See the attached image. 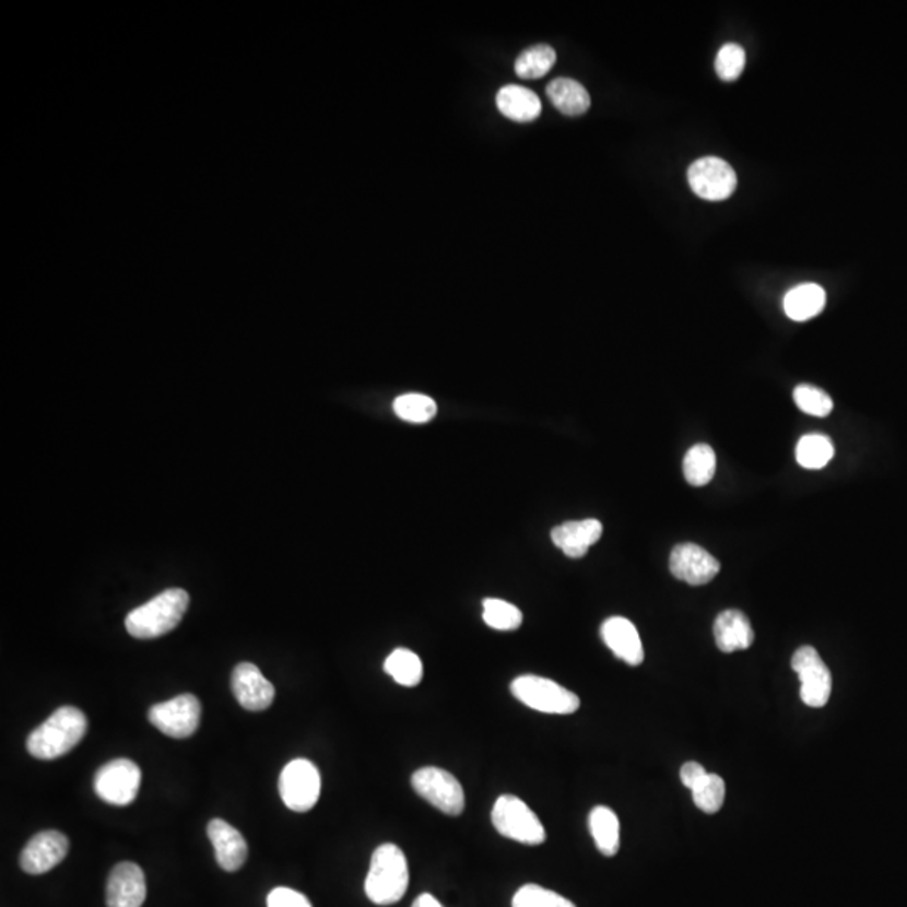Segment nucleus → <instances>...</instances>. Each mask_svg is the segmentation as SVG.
Listing matches in <instances>:
<instances>
[{
  "label": "nucleus",
  "mask_w": 907,
  "mask_h": 907,
  "mask_svg": "<svg viewBox=\"0 0 907 907\" xmlns=\"http://www.w3.org/2000/svg\"><path fill=\"white\" fill-rule=\"evenodd\" d=\"M491 821L503 837L516 843L541 846L546 840V831L537 813L518 797H499L494 803Z\"/></svg>",
  "instance_id": "obj_5"
},
{
  "label": "nucleus",
  "mask_w": 907,
  "mask_h": 907,
  "mask_svg": "<svg viewBox=\"0 0 907 907\" xmlns=\"http://www.w3.org/2000/svg\"><path fill=\"white\" fill-rule=\"evenodd\" d=\"M233 693L247 711H264L276 697V690L251 662H240L233 672Z\"/></svg>",
  "instance_id": "obj_14"
},
{
  "label": "nucleus",
  "mask_w": 907,
  "mask_h": 907,
  "mask_svg": "<svg viewBox=\"0 0 907 907\" xmlns=\"http://www.w3.org/2000/svg\"><path fill=\"white\" fill-rule=\"evenodd\" d=\"M691 791H693V800L697 809L705 813L719 812L725 803L726 784L719 775H706Z\"/></svg>",
  "instance_id": "obj_30"
},
{
  "label": "nucleus",
  "mask_w": 907,
  "mask_h": 907,
  "mask_svg": "<svg viewBox=\"0 0 907 907\" xmlns=\"http://www.w3.org/2000/svg\"><path fill=\"white\" fill-rule=\"evenodd\" d=\"M793 400H796L800 411L815 415V417H827L834 409L832 397L818 387H813V385H799L793 390Z\"/></svg>",
  "instance_id": "obj_32"
},
{
  "label": "nucleus",
  "mask_w": 907,
  "mask_h": 907,
  "mask_svg": "<svg viewBox=\"0 0 907 907\" xmlns=\"http://www.w3.org/2000/svg\"><path fill=\"white\" fill-rule=\"evenodd\" d=\"M746 52L738 44H725L716 56V73L722 81H734L743 73Z\"/></svg>",
  "instance_id": "obj_33"
},
{
  "label": "nucleus",
  "mask_w": 907,
  "mask_h": 907,
  "mask_svg": "<svg viewBox=\"0 0 907 907\" xmlns=\"http://www.w3.org/2000/svg\"><path fill=\"white\" fill-rule=\"evenodd\" d=\"M513 907H577L572 900L538 884L519 887L513 897Z\"/></svg>",
  "instance_id": "obj_31"
},
{
  "label": "nucleus",
  "mask_w": 907,
  "mask_h": 907,
  "mask_svg": "<svg viewBox=\"0 0 907 907\" xmlns=\"http://www.w3.org/2000/svg\"><path fill=\"white\" fill-rule=\"evenodd\" d=\"M825 302H827V296H825L824 287L806 283L788 291L784 308L791 320L806 321L821 315L822 309L825 308Z\"/></svg>",
  "instance_id": "obj_22"
},
{
  "label": "nucleus",
  "mask_w": 907,
  "mask_h": 907,
  "mask_svg": "<svg viewBox=\"0 0 907 907\" xmlns=\"http://www.w3.org/2000/svg\"><path fill=\"white\" fill-rule=\"evenodd\" d=\"M70 850V840L58 831H44L34 835L21 852L22 871L31 875L46 874V872L61 864Z\"/></svg>",
  "instance_id": "obj_12"
},
{
  "label": "nucleus",
  "mask_w": 907,
  "mask_h": 907,
  "mask_svg": "<svg viewBox=\"0 0 907 907\" xmlns=\"http://www.w3.org/2000/svg\"><path fill=\"white\" fill-rule=\"evenodd\" d=\"M483 619L491 628H496V631H516L519 625L523 624L521 610L499 599L484 600Z\"/></svg>",
  "instance_id": "obj_29"
},
{
  "label": "nucleus",
  "mask_w": 907,
  "mask_h": 907,
  "mask_svg": "<svg viewBox=\"0 0 907 907\" xmlns=\"http://www.w3.org/2000/svg\"><path fill=\"white\" fill-rule=\"evenodd\" d=\"M588 825L597 849L605 857L617 856L621 849V822L614 810L603 805L596 806L588 816Z\"/></svg>",
  "instance_id": "obj_23"
},
{
  "label": "nucleus",
  "mask_w": 907,
  "mask_h": 907,
  "mask_svg": "<svg viewBox=\"0 0 907 907\" xmlns=\"http://www.w3.org/2000/svg\"><path fill=\"white\" fill-rule=\"evenodd\" d=\"M268 907H313L308 897L290 887H276L268 896Z\"/></svg>",
  "instance_id": "obj_34"
},
{
  "label": "nucleus",
  "mask_w": 907,
  "mask_h": 907,
  "mask_svg": "<svg viewBox=\"0 0 907 907\" xmlns=\"http://www.w3.org/2000/svg\"><path fill=\"white\" fill-rule=\"evenodd\" d=\"M385 672L392 675L400 686L415 687L422 681L424 668L417 653L409 649H396L384 664Z\"/></svg>",
  "instance_id": "obj_24"
},
{
  "label": "nucleus",
  "mask_w": 907,
  "mask_h": 907,
  "mask_svg": "<svg viewBox=\"0 0 907 907\" xmlns=\"http://www.w3.org/2000/svg\"><path fill=\"white\" fill-rule=\"evenodd\" d=\"M669 568L678 580L699 587L715 580L719 574V562L699 544L683 543L672 550Z\"/></svg>",
  "instance_id": "obj_13"
},
{
  "label": "nucleus",
  "mask_w": 907,
  "mask_h": 907,
  "mask_svg": "<svg viewBox=\"0 0 907 907\" xmlns=\"http://www.w3.org/2000/svg\"><path fill=\"white\" fill-rule=\"evenodd\" d=\"M716 646L722 652L731 653L752 647L755 640L752 624L740 610H725L715 622Z\"/></svg>",
  "instance_id": "obj_19"
},
{
  "label": "nucleus",
  "mask_w": 907,
  "mask_h": 907,
  "mask_svg": "<svg viewBox=\"0 0 907 907\" xmlns=\"http://www.w3.org/2000/svg\"><path fill=\"white\" fill-rule=\"evenodd\" d=\"M691 189L700 199H728L737 190L738 177L733 167L718 156H705L694 162L687 170Z\"/></svg>",
  "instance_id": "obj_11"
},
{
  "label": "nucleus",
  "mask_w": 907,
  "mask_h": 907,
  "mask_svg": "<svg viewBox=\"0 0 907 907\" xmlns=\"http://www.w3.org/2000/svg\"><path fill=\"white\" fill-rule=\"evenodd\" d=\"M146 899L145 874L134 862L113 868L106 884V906L142 907Z\"/></svg>",
  "instance_id": "obj_15"
},
{
  "label": "nucleus",
  "mask_w": 907,
  "mask_h": 907,
  "mask_svg": "<svg viewBox=\"0 0 907 907\" xmlns=\"http://www.w3.org/2000/svg\"><path fill=\"white\" fill-rule=\"evenodd\" d=\"M409 890V864L405 853L393 844H384L372 856L370 871L365 879V893L378 906H392Z\"/></svg>",
  "instance_id": "obj_3"
},
{
  "label": "nucleus",
  "mask_w": 907,
  "mask_h": 907,
  "mask_svg": "<svg viewBox=\"0 0 907 907\" xmlns=\"http://www.w3.org/2000/svg\"><path fill=\"white\" fill-rule=\"evenodd\" d=\"M208 835L215 850L217 864L225 872H236L247 859V843L237 828L222 818L209 822Z\"/></svg>",
  "instance_id": "obj_16"
},
{
  "label": "nucleus",
  "mask_w": 907,
  "mask_h": 907,
  "mask_svg": "<svg viewBox=\"0 0 907 907\" xmlns=\"http://www.w3.org/2000/svg\"><path fill=\"white\" fill-rule=\"evenodd\" d=\"M412 787L422 799L446 815L458 816L464 812L466 797L458 778L437 766H425L412 775Z\"/></svg>",
  "instance_id": "obj_6"
},
{
  "label": "nucleus",
  "mask_w": 907,
  "mask_h": 907,
  "mask_svg": "<svg viewBox=\"0 0 907 907\" xmlns=\"http://www.w3.org/2000/svg\"><path fill=\"white\" fill-rule=\"evenodd\" d=\"M556 52L549 44H537L525 49L516 59L515 71L523 80H538L552 70Z\"/></svg>",
  "instance_id": "obj_26"
},
{
  "label": "nucleus",
  "mask_w": 907,
  "mask_h": 907,
  "mask_svg": "<svg viewBox=\"0 0 907 907\" xmlns=\"http://www.w3.org/2000/svg\"><path fill=\"white\" fill-rule=\"evenodd\" d=\"M602 533L603 527L599 519H581L553 528L552 540L566 556L581 558L602 538Z\"/></svg>",
  "instance_id": "obj_18"
},
{
  "label": "nucleus",
  "mask_w": 907,
  "mask_h": 907,
  "mask_svg": "<svg viewBox=\"0 0 907 907\" xmlns=\"http://www.w3.org/2000/svg\"><path fill=\"white\" fill-rule=\"evenodd\" d=\"M791 668L799 674L800 699L809 708H824L831 699L832 674L821 653L813 647L803 646L793 653Z\"/></svg>",
  "instance_id": "obj_9"
},
{
  "label": "nucleus",
  "mask_w": 907,
  "mask_h": 907,
  "mask_svg": "<svg viewBox=\"0 0 907 907\" xmlns=\"http://www.w3.org/2000/svg\"><path fill=\"white\" fill-rule=\"evenodd\" d=\"M834 444L822 434H809L799 440L797 461L805 469H822L834 459Z\"/></svg>",
  "instance_id": "obj_27"
},
{
  "label": "nucleus",
  "mask_w": 907,
  "mask_h": 907,
  "mask_svg": "<svg viewBox=\"0 0 907 907\" xmlns=\"http://www.w3.org/2000/svg\"><path fill=\"white\" fill-rule=\"evenodd\" d=\"M320 771L308 759H293L280 777V796L293 812H308L320 800Z\"/></svg>",
  "instance_id": "obj_8"
},
{
  "label": "nucleus",
  "mask_w": 907,
  "mask_h": 907,
  "mask_svg": "<svg viewBox=\"0 0 907 907\" xmlns=\"http://www.w3.org/2000/svg\"><path fill=\"white\" fill-rule=\"evenodd\" d=\"M87 731V719L81 709L73 706L56 709L51 718L34 730L27 738V752L37 759H56L68 753L83 740Z\"/></svg>",
  "instance_id": "obj_1"
},
{
  "label": "nucleus",
  "mask_w": 907,
  "mask_h": 907,
  "mask_svg": "<svg viewBox=\"0 0 907 907\" xmlns=\"http://www.w3.org/2000/svg\"><path fill=\"white\" fill-rule=\"evenodd\" d=\"M142 769L127 758L111 759L95 775L96 796L109 805H130L139 796Z\"/></svg>",
  "instance_id": "obj_7"
},
{
  "label": "nucleus",
  "mask_w": 907,
  "mask_h": 907,
  "mask_svg": "<svg viewBox=\"0 0 907 907\" xmlns=\"http://www.w3.org/2000/svg\"><path fill=\"white\" fill-rule=\"evenodd\" d=\"M189 593L181 588H168L161 596L131 610L125 621L128 634L134 639H156L174 631L189 609Z\"/></svg>",
  "instance_id": "obj_2"
},
{
  "label": "nucleus",
  "mask_w": 907,
  "mask_h": 907,
  "mask_svg": "<svg viewBox=\"0 0 907 907\" xmlns=\"http://www.w3.org/2000/svg\"><path fill=\"white\" fill-rule=\"evenodd\" d=\"M496 105L506 118L519 123L537 120L541 113V102L537 93L519 84L503 86L497 93Z\"/></svg>",
  "instance_id": "obj_20"
},
{
  "label": "nucleus",
  "mask_w": 907,
  "mask_h": 907,
  "mask_svg": "<svg viewBox=\"0 0 907 907\" xmlns=\"http://www.w3.org/2000/svg\"><path fill=\"white\" fill-rule=\"evenodd\" d=\"M546 95L566 117H578L588 111L592 102L587 87L572 78H556L546 86Z\"/></svg>",
  "instance_id": "obj_21"
},
{
  "label": "nucleus",
  "mask_w": 907,
  "mask_h": 907,
  "mask_svg": "<svg viewBox=\"0 0 907 907\" xmlns=\"http://www.w3.org/2000/svg\"><path fill=\"white\" fill-rule=\"evenodd\" d=\"M511 693L528 708L546 715H574L580 708V697L540 675H519L513 681Z\"/></svg>",
  "instance_id": "obj_4"
},
{
  "label": "nucleus",
  "mask_w": 907,
  "mask_h": 907,
  "mask_svg": "<svg viewBox=\"0 0 907 907\" xmlns=\"http://www.w3.org/2000/svg\"><path fill=\"white\" fill-rule=\"evenodd\" d=\"M687 483L693 486H706L711 483L716 472V454L708 444H697L691 447L683 464Z\"/></svg>",
  "instance_id": "obj_25"
},
{
  "label": "nucleus",
  "mask_w": 907,
  "mask_h": 907,
  "mask_svg": "<svg viewBox=\"0 0 907 907\" xmlns=\"http://www.w3.org/2000/svg\"><path fill=\"white\" fill-rule=\"evenodd\" d=\"M200 700L193 694H180L174 699L150 708L149 719L156 730L175 740L190 738L199 730Z\"/></svg>",
  "instance_id": "obj_10"
},
{
  "label": "nucleus",
  "mask_w": 907,
  "mask_h": 907,
  "mask_svg": "<svg viewBox=\"0 0 907 907\" xmlns=\"http://www.w3.org/2000/svg\"><path fill=\"white\" fill-rule=\"evenodd\" d=\"M393 412L397 417L412 424H425V422L433 421L437 414V405L428 396L422 393H405V396L397 397L393 402Z\"/></svg>",
  "instance_id": "obj_28"
},
{
  "label": "nucleus",
  "mask_w": 907,
  "mask_h": 907,
  "mask_svg": "<svg viewBox=\"0 0 907 907\" xmlns=\"http://www.w3.org/2000/svg\"><path fill=\"white\" fill-rule=\"evenodd\" d=\"M706 775H708V771H706L705 766L699 765V763L696 762L686 763V765H683V768H681V781H683L690 790H693V788L696 787V785L699 784Z\"/></svg>",
  "instance_id": "obj_35"
},
{
  "label": "nucleus",
  "mask_w": 907,
  "mask_h": 907,
  "mask_svg": "<svg viewBox=\"0 0 907 907\" xmlns=\"http://www.w3.org/2000/svg\"><path fill=\"white\" fill-rule=\"evenodd\" d=\"M412 907H444L433 894H421L417 899L414 900Z\"/></svg>",
  "instance_id": "obj_36"
},
{
  "label": "nucleus",
  "mask_w": 907,
  "mask_h": 907,
  "mask_svg": "<svg viewBox=\"0 0 907 907\" xmlns=\"http://www.w3.org/2000/svg\"><path fill=\"white\" fill-rule=\"evenodd\" d=\"M602 639L612 652L628 665L644 662V646L639 632L628 619L610 617L603 622Z\"/></svg>",
  "instance_id": "obj_17"
}]
</instances>
